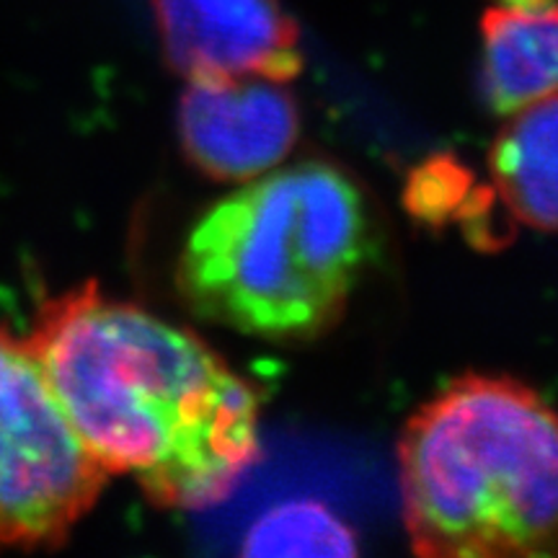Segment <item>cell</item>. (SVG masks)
I'll list each match as a JSON object with an SVG mask.
<instances>
[{
	"mask_svg": "<svg viewBox=\"0 0 558 558\" xmlns=\"http://www.w3.org/2000/svg\"><path fill=\"white\" fill-rule=\"evenodd\" d=\"M24 341L96 463L150 505H220L259 460V393L190 329L86 282Z\"/></svg>",
	"mask_w": 558,
	"mask_h": 558,
	"instance_id": "1",
	"label": "cell"
},
{
	"mask_svg": "<svg viewBox=\"0 0 558 558\" xmlns=\"http://www.w3.org/2000/svg\"><path fill=\"white\" fill-rule=\"evenodd\" d=\"M375 251L378 226L357 181L303 160L246 181L194 222L177 288L209 324L311 341L344 316Z\"/></svg>",
	"mask_w": 558,
	"mask_h": 558,
	"instance_id": "2",
	"label": "cell"
},
{
	"mask_svg": "<svg viewBox=\"0 0 558 558\" xmlns=\"http://www.w3.org/2000/svg\"><path fill=\"white\" fill-rule=\"evenodd\" d=\"M396 452L416 556L558 558V411L533 388L463 375L409 416Z\"/></svg>",
	"mask_w": 558,
	"mask_h": 558,
	"instance_id": "3",
	"label": "cell"
},
{
	"mask_svg": "<svg viewBox=\"0 0 558 558\" xmlns=\"http://www.w3.org/2000/svg\"><path fill=\"white\" fill-rule=\"evenodd\" d=\"M107 478L26 341L0 329V550L62 546Z\"/></svg>",
	"mask_w": 558,
	"mask_h": 558,
	"instance_id": "4",
	"label": "cell"
},
{
	"mask_svg": "<svg viewBox=\"0 0 558 558\" xmlns=\"http://www.w3.org/2000/svg\"><path fill=\"white\" fill-rule=\"evenodd\" d=\"M166 62L184 81L267 78L303 73L295 19L282 0H153Z\"/></svg>",
	"mask_w": 558,
	"mask_h": 558,
	"instance_id": "5",
	"label": "cell"
},
{
	"mask_svg": "<svg viewBox=\"0 0 558 558\" xmlns=\"http://www.w3.org/2000/svg\"><path fill=\"white\" fill-rule=\"evenodd\" d=\"M300 135L288 83L267 78L186 81L179 140L194 169L213 181L246 184L277 169Z\"/></svg>",
	"mask_w": 558,
	"mask_h": 558,
	"instance_id": "6",
	"label": "cell"
},
{
	"mask_svg": "<svg viewBox=\"0 0 558 558\" xmlns=\"http://www.w3.org/2000/svg\"><path fill=\"white\" fill-rule=\"evenodd\" d=\"M481 94L501 117L558 94V0H486Z\"/></svg>",
	"mask_w": 558,
	"mask_h": 558,
	"instance_id": "7",
	"label": "cell"
},
{
	"mask_svg": "<svg viewBox=\"0 0 558 558\" xmlns=\"http://www.w3.org/2000/svg\"><path fill=\"white\" fill-rule=\"evenodd\" d=\"M507 117L488 150L492 190L522 226L558 230V94Z\"/></svg>",
	"mask_w": 558,
	"mask_h": 558,
	"instance_id": "8",
	"label": "cell"
},
{
	"mask_svg": "<svg viewBox=\"0 0 558 558\" xmlns=\"http://www.w3.org/2000/svg\"><path fill=\"white\" fill-rule=\"evenodd\" d=\"M354 530L318 499H288L267 509L243 535V556H354Z\"/></svg>",
	"mask_w": 558,
	"mask_h": 558,
	"instance_id": "9",
	"label": "cell"
}]
</instances>
